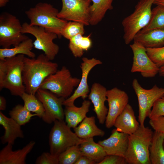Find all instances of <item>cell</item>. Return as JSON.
Segmentation results:
<instances>
[{
  "instance_id": "cell-10",
  "label": "cell",
  "mask_w": 164,
  "mask_h": 164,
  "mask_svg": "<svg viewBox=\"0 0 164 164\" xmlns=\"http://www.w3.org/2000/svg\"><path fill=\"white\" fill-rule=\"evenodd\" d=\"M132 86L138 100V122L141 126H144L145 121L149 117L154 103L164 96V88H160L155 84L150 89H144L136 78L133 80Z\"/></svg>"
},
{
  "instance_id": "cell-39",
  "label": "cell",
  "mask_w": 164,
  "mask_h": 164,
  "mask_svg": "<svg viewBox=\"0 0 164 164\" xmlns=\"http://www.w3.org/2000/svg\"><path fill=\"white\" fill-rule=\"evenodd\" d=\"M96 163L94 161L87 157L81 156L77 161L75 164H95Z\"/></svg>"
},
{
  "instance_id": "cell-3",
  "label": "cell",
  "mask_w": 164,
  "mask_h": 164,
  "mask_svg": "<svg viewBox=\"0 0 164 164\" xmlns=\"http://www.w3.org/2000/svg\"><path fill=\"white\" fill-rule=\"evenodd\" d=\"M59 12L58 9L50 4L40 2L25 13L30 20V26L43 27L60 37L63 29L68 22L58 17Z\"/></svg>"
},
{
  "instance_id": "cell-9",
  "label": "cell",
  "mask_w": 164,
  "mask_h": 164,
  "mask_svg": "<svg viewBox=\"0 0 164 164\" xmlns=\"http://www.w3.org/2000/svg\"><path fill=\"white\" fill-rule=\"evenodd\" d=\"M22 25L23 34L29 33L35 37L36 39L33 42L34 47L43 51L50 60H54L59 51V46L53 42V40L58 37V35L46 31L43 27L30 26L26 22Z\"/></svg>"
},
{
  "instance_id": "cell-16",
  "label": "cell",
  "mask_w": 164,
  "mask_h": 164,
  "mask_svg": "<svg viewBox=\"0 0 164 164\" xmlns=\"http://www.w3.org/2000/svg\"><path fill=\"white\" fill-rule=\"evenodd\" d=\"M128 136L115 128L112 131L109 138L99 141L97 143L103 147L107 155H116L125 157L128 147Z\"/></svg>"
},
{
  "instance_id": "cell-28",
  "label": "cell",
  "mask_w": 164,
  "mask_h": 164,
  "mask_svg": "<svg viewBox=\"0 0 164 164\" xmlns=\"http://www.w3.org/2000/svg\"><path fill=\"white\" fill-rule=\"evenodd\" d=\"M90 36V35L84 36L83 35L79 34L69 39V48L75 58L81 57L84 51L91 47L92 43Z\"/></svg>"
},
{
  "instance_id": "cell-23",
  "label": "cell",
  "mask_w": 164,
  "mask_h": 164,
  "mask_svg": "<svg viewBox=\"0 0 164 164\" xmlns=\"http://www.w3.org/2000/svg\"><path fill=\"white\" fill-rule=\"evenodd\" d=\"M73 130L77 135L82 139L95 136L103 137L105 135L104 132L96 125L95 117L94 116H86Z\"/></svg>"
},
{
  "instance_id": "cell-35",
  "label": "cell",
  "mask_w": 164,
  "mask_h": 164,
  "mask_svg": "<svg viewBox=\"0 0 164 164\" xmlns=\"http://www.w3.org/2000/svg\"><path fill=\"white\" fill-rule=\"evenodd\" d=\"M160 116H164V96L155 101L149 117L151 119Z\"/></svg>"
},
{
  "instance_id": "cell-37",
  "label": "cell",
  "mask_w": 164,
  "mask_h": 164,
  "mask_svg": "<svg viewBox=\"0 0 164 164\" xmlns=\"http://www.w3.org/2000/svg\"><path fill=\"white\" fill-rule=\"evenodd\" d=\"M125 158L116 155H107L98 164H126Z\"/></svg>"
},
{
  "instance_id": "cell-11",
  "label": "cell",
  "mask_w": 164,
  "mask_h": 164,
  "mask_svg": "<svg viewBox=\"0 0 164 164\" xmlns=\"http://www.w3.org/2000/svg\"><path fill=\"white\" fill-rule=\"evenodd\" d=\"M62 7L57 16L67 21L81 22L90 25L91 0H61Z\"/></svg>"
},
{
  "instance_id": "cell-5",
  "label": "cell",
  "mask_w": 164,
  "mask_h": 164,
  "mask_svg": "<svg viewBox=\"0 0 164 164\" xmlns=\"http://www.w3.org/2000/svg\"><path fill=\"white\" fill-rule=\"evenodd\" d=\"M155 0H139L133 12L122 20L123 38L126 44L133 40L136 34L148 24L151 16L152 6Z\"/></svg>"
},
{
  "instance_id": "cell-19",
  "label": "cell",
  "mask_w": 164,
  "mask_h": 164,
  "mask_svg": "<svg viewBox=\"0 0 164 164\" xmlns=\"http://www.w3.org/2000/svg\"><path fill=\"white\" fill-rule=\"evenodd\" d=\"M139 123L132 106L128 103L116 118L114 126L118 131L129 135L138 129L140 125Z\"/></svg>"
},
{
  "instance_id": "cell-25",
  "label": "cell",
  "mask_w": 164,
  "mask_h": 164,
  "mask_svg": "<svg viewBox=\"0 0 164 164\" xmlns=\"http://www.w3.org/2000/svg\"><path fill=\"white\" fill-rule=\"evenodd\" d=\"M164 134L155 131L149 147L151 164H164Z\"/></svg>"
},
{
  "instance_id": "cell-22",
  "label": "cell",
  "mask_w": 164,
  "mask_h": 164,
  "mask_svg": "<svg viewBox=\"0 0 164 164\" xmlns=\"http://www.w3.org/2000/svg\"><path fill=\"white\" fill-rule=\"evenodd\" d=\"M133 40L146 48L164 46V29H154L143 32H139L135 36Z\"/></svg>"
},
{
  "instance_id": "cell-20",
  "label": "cell",
  "mask_w": 164,
  "mask_h": 164,
  "mask_svg": "<svg viewBox=\"0 0 164 164\" xmlns=\"http://www.w3.org/2000/svg\"><path fill=\"white\" fill-rule=\"evenodd\" d=\"M0 125L5 129L4 135L0 138L2 144L9 143L13 145L17 138H24L21 125L11 117L6 116L1 111Z\"/></svg>"
},
{
  "instance_id": "cell-17",
  "label": "cell",
  "mask_w": 164,
  "mask_h": 164,
  "mask_svg": "<svg viewBox=\"0 0 164 164\" xmlns=\"http://www.w3.org/2000/svg\"><path fill=\"white\" fill-rule=\"evenodd\" d=\"M107 90L106 87L101 84L94 83L92 85L88 97L93 105V110L99 123L101 124L105 122L108 112V108L105 105L107 100Z\"/></svg>"
},
{
  "instance_id": "cell-15",
  "label": "cell",
  "mask_w": 164,
  "mask_h": 164,
  "mask_svg": "<svg viewBox=\"0 0 164 164\" xmlns=\"http://www.w3.org/2000/svg\"><path fill=\"white\" fill-rule=\"evenodd\" d=\"M82 61L80 65L82 77L80 83L74 93L63 101V105L65 106L74 105L75 100L79 97H81L84 100L88 97L90 92L87 83L89 74L94 67L102 63L100 60L94 58L88 59L84 57L82 58Z\"/></svg>"
},
{
  "instance_id": "cell-42",
  "label": "cell",
  "mask_w": 164,
  "mask_h": 164,
  "mask_svg": "<svg viewBox=\"0 0 164 164\" xmlns=\"http://www.w3.org/2000/svg\"><path fill=\"white\" fill-rule=\"evenodd\" d=\"M159 73L160 76L164 77V65L159 67Z\"/></svg>"
},
{
  "instance_id": "cell-14",
  "label": "cell",
  "mask_w": 164,
  "mask_h": 164,
  "mask_svg": "<svg viewBox=\"0 0 164 164\" xmlns=\"http://www.w3.org/2000/svg\"><path fill=\"white\" fill-rule=\"evenodd\" d=\"M106 96L108 108L105 125L109 129L114 126L116 118L128 103L129 97L125 91L116 87L107 90Z\"/></svg>"
},
{
  "instance_id": "cell-31",
  "label": "cell",
  "mask_w": 164,
  "mask_h": 164,
  "mask_svg": "<svg viewBox=\"0 0 164 164\" xmlns=\"http://www.w3.org/2000/svg\"><path fill=\"white\" fill-rule=\"evenodd\" d=\"M9 115L21 126L29 122L32 117L37 116L36 114H32L24 105L20 104L15 105L9 111Z\"/></svg>"
},
{
  "instance_id": "cell-43",
  "label": "cell",
  "mask_w": 164,
  "mask_h": 164,
  "mask_svg": "<svg viewBox=\"0 0 164 164\" xmlns=\"http://www.w3.org/2000/svg\"><path fill=\"white\" fill-rule=\"evenodd\" d=\"M9 0H0V7L5 6Z\"/></svg>"
},
{
  "instance_id": "cell-24",
  "label": "cell",
  "mask_w": 164,
  "mask_h": 164,
  "mask_svg": "<svg viewBox=\"0 0 164 164\" xmlns=\"http://www.w3.org/2000/svg\"><path fill=\"white\" fill-rule=\"evenodd\" d=\"M79 148L82 155L94 161L97 164H98L107 155L103 147L96 143L93 138L84 139L79 145Z\"/></svg>"
},
{
  "instance_id": "cell-30",
  "label": "cell",
  "mask_w": 164,
  "mask_h": 164,
  "mask_svg": "<svg viewBox=\"0 0 164 164\" xmlns=\"http://www.w3.org/2000/svg\"><path fill=\"white\" fill-rule=\"evenodd\" d=\"M23 100L24 106L29 111L35 113L39 118H42L45 113V110L41 101L36 95L24 92L21 97Z\"/></svg>"
},
{
  "instance_id": "cell-18",
  "label": "cell",
  "mask_w": 164,
  "mask_h": 164,
  "mask_svg": "<svg viewBox=\"0 0 164 164\" xmlns=\"http://www.w3.org/2000/svg\"><path fill=\"white\" fill-rule=\"evenodd\" d=\"M30 141L22 149L12 150V145L8 143L0 151V164H25L27 155L35 145Z\"/></svg>"
},
{
  "instance_id": "cell-34",
  "label": "cell",
  "mask_w": 164,
  "mask_h": 164,
  "mask_svg": "<svg viewBox=\"0 0 164 164\" xmlns=\"http://www.w3.org/2000/svg\"><path fill=\"white\" fill-rule=\"evenodd\" d=\"M147 53L152 61L160 67L164 65V46L146 48Z\"/></svg>"
},
{
  "instance_id": "cell-21",
  "label": "cell",
  "mask_w": 164,
  "mask_h": 164,
  "mask_svg": "<svg viewBox=\"0 0 164 164\" xmlns=\"http://www.w3.org/2000/svg\"><path fill=\"white\" fill-rule=\"evenodd\" d=\"M91 103L90 101L84 100L80 107H77L74 104L65 106V121L69 127L74 129L87 116Z\"/></svg>"
},
{
  "instance_id": "cell-7",
  "label": "cell",
  "mask_w": 164,
  "mask_h": 164,
  "mask_svg": "<svg viewBox=\"0 0 164 164\" xmlns=\"http://www.w3.org/2000/svg\"><path fill=\"white\" fill-rule=\"evenodd\" d=\"M80 79L73 77L65 66L47 77L39 88L48 90L57 97L65 99L72 94L75 87L79 85Z\"/></svg>"
},
{
  "instance_id": "cell-32",
  "label": "cell",
  "mask_w": 164,
  "mask_h": 164,
  "mask_svg": "<svg viewBox=\"0 0 164 164\" xmlns=\"http://www.w3.org/2000/svg\"><path fill=\"white\" fill-rule=\"evenodd\" d=\"M82 155L79 145L72 146L58 156L59 164H75Z\"/></svg>"
},
{
  "instance_id": "cell-29",
  "label": "cell",
  "mask_w": 164,
  "mask_h": 164,
  "mask_svg": "<svg viewBox=\"0 0 164 164\" xmlns=\"http://www.w3.org/2000/svg\"><path fill=\"white\" fill-rule=\"evenodd\" d=\"M156 5L152 10L148 24L139 32H143L154 29H164V5Z\"/></svg>"
},
{
  "instance_id": "cell-8",
  "label": "cell",
  "mask_w": 164,
  "mask_h": 164,
  "mask_svg": "<svg viewBox=\"0 0 164 164\" xmlns=\"http://www.w3.org/2000/svg\"><path fill=\"white\" fill-rule=\"evenodd\" d=\"M22 25L15 15L7 12L0 15V46L10 48L29 38L22 33Z\"/></svg>"
},
{
  "instance_id": "cell-41",
  "label": "cell",
  "mask_w": 164,
  "mask_h": 164,
  "mask_svg": "<svg viewBox=\"0 0 164 164\" xmlns=\"http://www.w3.org/2000/svg\"><path fill=\"white\" fill-rule=\"evenodd\" d=\"M153 4L156 5H164V0H155Z\"/></svg>"
},
{
  "instance_id": "cell-1",
  "label": "cell",
  "mask_w": 164,
  "mask_h": 164,
  "mask_svg": "<svg viewBox=\"0 0 164 164\" xmlns=\"http://www.w3.org/2000/svg\"><path fill=\"white\" fill-rule=\"evenodd\" d=\"M58 65L41 54L36 58L24 59L22 77L25 92L36 95L44 80L57 70Z\"/></svg>"
},
{
  "instance_id": "cell-2",
  "label": "cell",
  "mask_w": 164,
  "mask_h": 164,
  "mask_svg": "<svg viewBox=\"0 0 164 164\" xmlns=\"http://www.w3.org/2000/svg\"><path fill=\"white\" fill-rule=\"evenodd\" d=\"M24 55L0 60V90L6 88L13 96L21 97L25 92L22 72Z\"/></svg>"
},
{
  "instance_id": "cell-40",
  "label": "cell",
  "mask_w": 164,
  "mask_h": 164,
  "mask_svg": "<svg viewBox=\"0 0 164 164\" xmlns=\"http://www.w3.org/2000/svg\"><path fill=\"white\" fill-rule=\"evenodd\" d=\"M6 108V101L5 98L3 96H0V110H5Z\"/></svg>"
},
{
  "instance_id": "cell-38",
  "label": "cell",
  "mask_w": 164,
  "mask_h": 164,
  "mask_svg": "<svg viewBox=\"0 0 164 164\" xmlns=\"http://www.w3.org/2000/svg\"><path fill=\"white\" fill-rule=\"evenodd\" d=\"M149 123L155 131L164 134V116L150 119Z\"/></svg>"
},
{
  "instance_id": "cell-12",
  "label": "cell",
  "mask_w": 164,
  "mask_h": 164,
  "mask_svg": "<svg viewBox=\"0 0 164 164\" xmlns=\"http://www.w3.org/2000/svg\"><path fill=\"white\" fill-rule=\"evenodd\" d=\"M36 96L42 103L45 113L42 120L51 124L56 120H63L65 118L63 103L65 99L59 97L50 91L39 88Z\"/></svg>"
},
{
  "instance_id": "cell-36",
  "label": "cell",
  "mask_w": 164,
  "mask_h": 164,
  "mask_svg": "<svg viewBox=\"0 0 164 164\" xmlns=\"http://www.w3.org/2000/svg\"><path fill=\"white\" fill-rule=\"evenodd\" d=\"M35 163L59 164L58 156L53 155L50 152H44L37 158Z\"/></svg>"
},
{
  "instance_id": "cell-44",
  "label": "cell",
  "mask_w": 164,
  "mask_h": 164,
  "mask_svg": "<svg viewBox=\"0 0 164 164\" xmlns=\"http://www.w3.org/2000/svg\"><path fill=\"white\" fill-rule=\"evenodd\" d=\"M163 147H164V142H163Z\"/></svg>"
},
{
  "instance_id": "cell-27",
  "label": "cell",
  "mask_w": 164,
  "mask_h": 164,
  "mask_svg": "<svg viewBox=\"0 0 164 164\" xmlns=\"http://www.w3.org/2000/svg\"><path fill=\"white\" fill-rule=\"evenodd\" d=\"M34 47L32 40L28 38L12 48L0 49V60L14 56L19 54L26 55L31 58H34L36 54L32 51Z\"/></svg>"
},
{
  "instance_id": "cell-13",
  "label": "cell",
  "mask_w": 164,
  "mask_h": 164,
  "mask_svg": "<svg viewBox=\"0 0 164 164\" xmlns=\"http://www.w3.org/2000/svg\"><path fill=\"white\" fill-rule=\"evenodd\" d=\"M130 46L133 53L131 72H140L145 78L154 77L159 73V67L149 58L146 48L135 41Z\"/></svg>"
},
{
  "instance_id": "cell-26",
  "label": "cell",
  "mask_w": 164,
  "mask_h": 164,
  "mask_svg": "<svg viewBox=\"0 0 164 164\" xmlns=\"http://www.w3.org/2000/svg\"><path fill=\"white\" fill-rule=\"evenodd\" d=\"M114 0H91L93 3L90 6V25L95 26L102 20L108 10L113 9Z\"/></svg>"
},
{
  "instance_id": "cell-6",
  "label": "cell",
  "mask_w": 164,
  "mask_h": 164,
  "mask_svg": "<svg viewBox=\"0 0 164 164\" xmlns=\"http://www.w3.org/2000/svg\"><path fill=\"white\" fill-rule=\"evenodd\" d=\"M49 135L50 152L58 156L68 148L80 145L84 140L79 138L64 120H56Z\"/></svg>"
},
{
  "instance_id": "cell-33",
  "label": "cell",
  "mask_w": 164,
  "mask_h": 164,
  "mask_svg": "<svg viewBox=\"0 0 164 164\" xmlns=\"http://www.w3.org/2000/svg\"><path fill=\"white\" fill-rule=\"evenodd\" d=\"M84 26L83 23L80 22H68L63 29L62 36L69 40L77 35H83L85 33Z\"/></svg>"
},
{
  "instance_id": "cell-4",
  "label": "cell",
  "mask_w": 164,
  "mask_h": 164,
  "mask_svg": "<svg viewBox=\"0 0 164 164\" xmlns=\"http://www.w3.org/2000/svg\"><path fill=\"white\" fill-rule=\"evenodd\" d=\"M153 134L149 127L140 125L135 132L129 135L125 157L127 164H151L149 147Z\"/></svg>"
}]
</instances>
